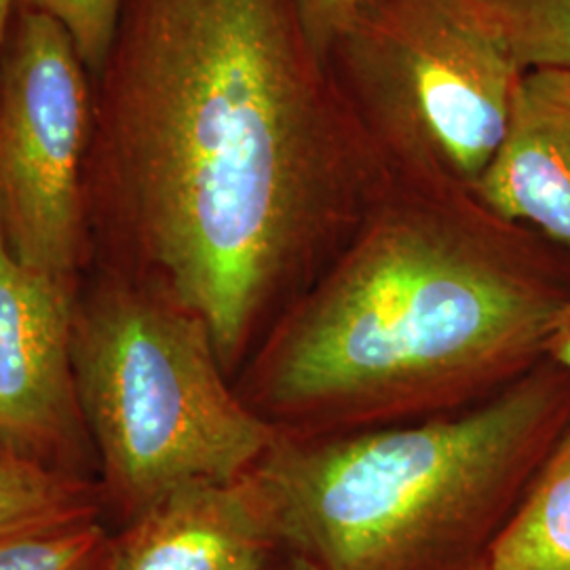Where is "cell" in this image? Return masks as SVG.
I'll return each mask as SVG.
<instances>
[{"label": "cell", "mask_w": 570, "mask_h": 570, "mask_svg": "<svg viewBox=\"0 0 570 570\" xmlns=\"http://www.w3.org/2000/svg\"><path fill=\"white\" fill-rule=\"evenodd\" d=\"M515 66L570 72V0H468Z\"/></svg>", "instance_id": "cell-12"}, {"label": "cell", "mask_w": 570, "mask_h": 570, "mask_svg": "<svg viewBox=\"0 0 570 570\" xmlns=\"http://www.w3.org/2000/svg\"><path fill=\"white\" fill-rule=\"evenodd\" d=\"M284 546L249 473L197 480L110 532L102 570H265Z\"/></svg>", "instance_id": "cell-8"}, {"label": "cell", "mask_w": 570, "mask_h": 570, "mask_svg": "<svg viewBox=\"0 0 570 570\" xmlns=\"http://www.w3.org/2000/svg\"><path fill=\"white\" fill-rule=\"evenodd\" d=\"M484 570H570V421L492 541Z\"/></svg>", "instance_id": "cell-10"}, {"label": "cell", "mask_w": 570, "mask_h": 570, "mask_svg": "<svg viewBox=\"0 0 570 570\" xmlns=\"http://www.w3.org/2000/svg\"><path fill=\"white\" fill-rule=\"evenodd\" d=\"M543 360H548L553 366L570 374V296L560 308V313L551 326L546 351H543Z\"/></svg>", "instance_id": "cell-16"}, {"label": "cell", "mask_w": 570, "mask_h": 570, "mask_svg": "<svg viewBox=\"0 0 570 570\" xmlns=\"http://www.w3.org/2000/svg\"><path fill=\"white\" fill-rule=\"evenodd\" d=\"M469 199L570 249V72H522L508 134Z\"/></svg>", "instance_id": "cell-9"}, {"label": "cell", "mask_w": 570, "mask_h": 570, "mask_svg": "<svg viewBox=\"0 0 570 570\" xmlns=\"http://www.w3.org/2000/svg\"><path fill=\"white\" fill-rule=\"evenodd\" d=\"M102 518L96 480L0 459V546Z\"/></svg>", "instance_id": "cell-11"}, {"label": "cell", "mask_w": 570, "mask_h": 570, "mask_svg": "<svg viewBox=\"0 0 570 570\" xmlns=\"http://www.w3.org/2000/svg\"><path fill=\"white\" fill-rule=\"evenodd\" d=\"M77 298L23 265L0 228V459L98 482L75 370Z\"/></svg>", "instance_id": "cell-7"}, {"label": "cell", "mask_w": 570, "mask_h": 570, "mask_svg": "<svg viewBox=\"0 0 570 570\" xmlns=\"http://www.w3.org/2000/svg\"><path fill=\"white\" fill-rule=\"evenodd\" d=\"M265 570H320L313 562H308L306 558L301 556H285L284 560H279L277 564L268 567Z\"/></svg>", "instance_id": "cell-17"}, {"label": "cell", "mask_w": 570, "mask_h": 570, "mask_svg": "<svg viewBox=\"0 0 570 570\" xmlns=\"http://www.w3.org/2000/svg\"><path fill=\"white\" fill-rule=\"evenodd\" d=\"M58 21L26 11L0 77V228L11 252L75 285L85 254L89 89Z\"/></svg>", "instance_id": "cell-6"}, {"label": "cell", "mask_w": 570, "mask_h": 570, "mask_svg": "<svg viewBox=\"0 0 570 570\" xmlns=\"http://www.w3.org/2000/svg\"><path fill=\"white\" fill-rule=\"evenodd\" d=\"M26 4L60 23L87 70L106 68L119 35L122 0H26Z\"/></svg>", "instance_id": "cell-14"}, {"label": "cell", "mask_w": 570, "mask_h": 570, "mask_svg": "<svg viewBox=\"0 0 570 570\" xmlns=\"http://www.w3.org/2000/svg\"><path fill=\"white\" fill-rule=\"evenodd\" d=\"M374 0H292L296 21L315 60L326 66Z\"/></svg>", "instance_id": "cell-15"}, {"label": "cell", "mask_w": 570, "mask_h": 570, "mask_svg": "<svg viewBox=\"0 0 570 570\" xmlns=\"http://www.w3.org/2000/svg\"><path fill=\"white\" fill-rule=\"evenodd\" d=\"M106 66L96 207L226 372L370 188L292 0H131Z\"/></svg>", "instance_id": "cell-1"}, {"label": "cell", "mask_w": 570, "mask_h": 570, "mask_svg": "<svg viewBox=\"0 0 570 570\" xmlns=\"http://www.w3.org/2000/svg\"><path fill=\"white\" fill-rule=\"evenodd\" d=\"M108 543L102 520L39 532L0 546V570H102Z\"/></svg>", "instance_id": "cell-13"}, {"label": "cell", "mask_w": 570, "mask_h": 570, "mask_svg": "<svg viewBox=\"0 0 570 570\" xmlns=\"http://www.w3.org/2000/svg\"><path fill=\"white\" fill-rule=\"evenodd\" d=\"M11 11H13V0H0V51L4 47V41H7Z\"/></svg>", "instance_id": "cell-18"}, {"label": "cell", "mask_w": 570, "mask_h": 570, "mask_svg": "<svg viewBox=\"0 0 570 570\" xmlns=\"http://www.w3.org/2000/svg\"><path fill=\"white\" fill-rule=\"evenodd\" d=\"M569 421L570 374L546 360L416 423L279 431L249 478L285 553L320 570H484Z\"/></svg>", "instance_id": "cell-3"}, {"label": "cell", "mask_w": 570, "mask_h": 570, "mask_svg": "<svg viewBox=\"0 0 570 570\" xmlns=\"http://www.w3.org/2000/svg\"><path fill=\"white\" fill-rule=\"evenodd\" d=\"M336 53L391 153L469 197L508 134L522 70L468 0H374Z\"/></svg>", "instance_id": "cell-5"}, {"label": "cell", "mask_w": 570, "mask_h": 570, "mask_svg": "<svg viewBox=\"0 0 570 570\" xmlns=\"http://www.w3.org/2000/svg\"><path fill=\"white\" fill-rule=\"evenodd\" d=\"M569 296L459 212L391 202L287 305L242 397L289 435L469 406L537 366Z\"/></svg>", "instance_id": "cell-2"}, {"label": "cell", "mask_w": 570, "mask_h": 570, "mask_svg": "<svg viewBox=\"0 0 570 570\" xmlns=\"http://www.w3.org/2000/svg\"><path fill=\"white\" fill-rule=\"evenodd\" d=\"M75 370L119 527L188 482L244 478L279 433L228 385L204 322L134 277L77 298Z\"/></svg>", "instance_id": "cell-4"}]
</instances>
